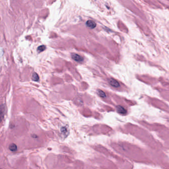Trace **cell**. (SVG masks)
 Returning <instances> with one entry per match:
<instances>
[{
	"mask_svg": "<svg viewBox=\"0 0 169 169\" xmlns=\"http://www.w3.org/2000/svg\"><path fill=\"white\" fill-rule=\"evenodd\" d=\"M72 58L75 61L78 62H82L83 60V58L81 56L77 54H73L72 55Z\"/></svg>",
	"mask_w": 169,
	"mask_h": 169,
	"instance_id": "1",
	"label": "cell"
},
{
	"mask_svg": "<svg viewBox=\"0 0 169 169\" xmlns=\"http://www.w3.org/2000/svg\"><path fill=\"white\" fill-rule=\"evenodd\" d=\"M86 26L90 28H94L96 26V23L92 21H88L86 23Z\"/></svg>",
	"mask_w": 169,
	"mask_h": 169,
	"instance_id": "2",
	"label": "cell"
},
{
	"mask_svg": "<svg viewBox=\"0 0 169 169\" xmlns=\"http://www.w3.org/2000/svg\"><path fill=\"white\" fill-rule=\"evenodd\" d=\"M109 83H110V84L114 87H118L120 86V83H119L116 80L112 79V78L110 79V80H109Z\"/></svg>",
	"mask_w": 169,
	"mask_h": 169,
	"instance_id": "3",
	"label": "cell"
},
{
	"mask_svg": "<svg viewBox=\"0 0 169 169\" xmlns=\"http://www.w3.org/2000/svg\"><path fill=\"white\" fill-rule=\"evenodd\" d=\"M117 112H118L119 113L121 114H126V111L124 108H123L121 106H118L117 107Z\"/></svg>",
	"mask_w": 169,
	"mask_h": 169,
	"instance_id": "4",
	"label": "cell"
},
{
	"mask_svg": "<svg viewBox=\"0 0 169 169\" xmlns=\"http://www.w3.org/2000/svg\"><path fill=\"white\" fill-rule=\"evenodd\" d=\"M9 149L12 151H15L17 150V146L15 144H11L9 146Z\"/></svg>",
	"mask_w": 169,
	"mask_h": 169,
	"instance_id": "5",
	"label": "cell"
},
{
	"mask_svg": "<svg viewBox=\"0 0 169 169\" xmlns=\"http://www.w3.org/2000/svg\"><path fill=\"white\" fill-rule=\"evenodd\" d=\"M39 76L36 73H34L33 75H32V79L34 81H35V82H37L39 80Z\"/></svg>",
	"mask_w": 169,
	"mask_h": 169,
	"instance_id": "6",
	"label": "cell"
},
{
	"mask_svg": "<svg viewBox=\"0 0 169 169\" xmlns=\"http://www.w3.org/2000/svg\"><path fill=\"white\" fill-rule=\"evenodd\" d=\"M98 94L99 95V96L101 97H105L106 95L105 93L103 92V91H101V90H98Z\"/></svg>",
	"mask_w": 169,
	"mask_h": 169,
	"instance_id": "7",
	"label": "cell"
},
{
	"mask_svg": "<svg viewBox=\"0 0 169 169\" xmlns=\"http://www.w3.org/2000/svg\"><path fill=\"white\" fill-rule=\"evenodd\" d=\"M46 49V47L44 45H42L39 47L38 48V51L39 52H41L42 51H44Z\"/></svg>",
	"mask_w": 169,
	"mask_h": 169,
	"instance_id": "8",
	"label": "cell"
}]
</instances>
